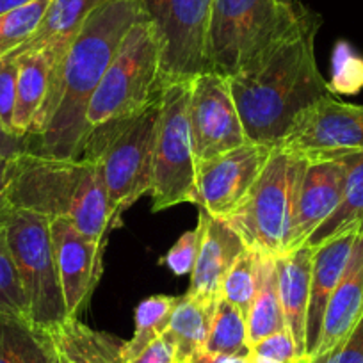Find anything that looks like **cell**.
<instances>
[{"label": "cell", "instance_id": "cb8c5ba5", "mask_svg": "<svg viewBox=\"0 0 363 363\" xmlns=\"http://www.w3.org/2000/svg\"><path fill=\"white\" fill-rule=\"evenodd\" d=\"M0 363H59L50 331L23 317L0 313Z\"/></svg>", "mask_w": 363, "mask_h": 363}, {"label": "cell", "instance_id": "f546056e", "mask_svg": "<svg viewBox=\"0 0 363 363\" xmlns=\"http://www.w3.org/2000/svg\"><path fill=\"white\" fill-rule=\"evenodd\" d=\"M50 0H30L0 16V57H6L33 36L47 13Z\"/></svg>", "mask_w": 363, "mask_h": 363}, {"label": "cell", "instance_id": "f35d334b", "mask_svg": "<svg viewBox=\"0 0 363 363\" xmlns=\"http://www.w3.org/2000/svg\"><path fill=\"white\" fill-rule=\"evenodd\" d=\"M177 363H247V358L244 356H232V354H218V352H208L205 349L194 352L187 362Z\"/></svg>", "mask_w": 363, "mask_h": 363}, {"label": "cell", "instance_id": "8992f818", "mask_svg": "<svg viewBox=\"0 0 363 363\" xmlns=\"http://www.w3.org/2000/svg\"><path fill=\"white\" fill-rule=\"evenodd\" d=\"M299 2L212 0L208 23V68L233 77L284 38L298 20Z\"/></svg>", "mask_w": 363, "mask_h": 363}, {"label": "cell", "instance_id": "5bb4252c", "mask_svg": "<svg viewBox=\"0 0 363 363\" xmlns=\"http://www.w3.org/2000/svg\"><path fill=\"white\" fill-rule=\"evenodd\" d=\"M50 232L66 308L72 319H79L99 285L106 247L79 232L66 218L52 219Z\"/></svg>", "mask_w": 363, "mask_h": 363}, {"label": "cell", "instance_id": "b9f144b4", "mask_svg": "<svg viewBox=\"0 0 363 363\" xmlns=\"http://www.w3.org/2000/svg\"><path fill=\"white\" fill-rule=\"evenodd\" d=\"M247 363H281V362H278V359L267 358V356H262V354H258V352L250 351V356H247Z\"/></svg>", "mask_w": 363, "mask_h": 363}, {"label": "cell", "instance_id": "74e56055", "mask_svg": "<svg viewBox=\"0 0 363 363\" xmlns=\"http://www.w3.org/2000/svg\"><path fill=\"white\" fill-rule=\"evenodd\" d=\"M29 150V145H27V138H18V135H13L2 127L0 123V157L4 159H13L18 153Z\"/></svg>", "mask_w": 363, "mask_h": 363}, {"label": "cell", "instance_id": "4fadbf2b", "mask_svg": "<svg viewBox=\"0 0 363 363\" xmlns=\"http://www.w3.org/2000/svg\"><path fill=\"white\" fill-rule=\"evenodd\" d=\"M189 118L196 162L247 143L230 79L221 73L208 69L193 79Z\"/></svg>", "mask_w": 363, "mask_h": 363}, {"label": "cell", "instance_id": "ac0fdd59", "mask_svg": "<svg viewBox=\"0 0 363 363\" xmlns=\"http://www.w3.org/2000/svg\"><path fill=\"white\" fill-rule=\"evenodd\" d=\"M106 2L109 0H50V6L33 36L6 57H18L26 52H41L52 66V82L73 38L79 34L86 20Z\"/></svg>", "mask_w": 363, "mask_h": 363}, {"label": "cell", "instance_id": "5b68a950", "mask_svg": "<svg viewBox=\"0 0 363 363\" xmlns=\"http://www.w3.org/2000/svg\"><path fill=\"white\" fill-rule=\"evenodd\" d=\"M306 162V157L277 146L246 201L225 219L250 250L271 257L291 251Z\"/></svg>", "mask_w": 363, "mask_h": 363}, {"label": "cell", "instance_id": "d4e9b609", "mask_svg": "<svg viewBox=\"0 0 363 363\" xmlns=\"http://www.w3.org/2000/svg\"><path fill=\"white\" fill-rule=\"evenodd\" d=\"M247 342L250 347L264 338L280 331H287L280 294H278V277L274 257L262 253L260 258V284L257 296L246 315Z\"/></svg>", "mask_w": 363, "mask_h": 363}, {"label": "cell", "instance_id": "e575fe53", "mask_svg": "<svg viewBox=\"0 0 363 363\" xmlns=\"http://www.w3.org/2000/svg\"><path fill=\"white\" fill-rule=\"evenodd\" d=\"M308 363H363V312L337 347Z\"/></svg>", "mask_w": 363, "mask_h": 363}, {"label": "cell", "instance_id": "7bdbcfd3", "mask_svg": "<svg viewBox=\"0 0 363 363\" xmlns=\"http://www.w3.org/2000/svg\"><path fill=\"white\" fill-rule=\"evenodd\" d=\"M278 2H280V4H284V6H292V4H294V0H278Z\"/></svg>", "mask_w": 363, "mask_h": 363}, {"label": "cell", "instance_id": "7a4b0ae2", "mask_svg": "<svg viewBox=\"0 0 363 363\" xmlns=\"http://www.w3.org/2000/svg\"><path fill=\"white\" fill-rule=\"evenodd\" d=\"M323 16L299 2L292 29L260 57L230 79V87L250 143L278 146L296 118L331 95L315 59Z\"/></svg>", "mask_w": 363, "mask_h": 363}, {"label": "cell", "instance_id": "d6a6232c", "mask_svg": "<svg viewBox=\"0 0 363 363\" xmlns=\"http://www.w3.org/2000/svg\"><path fill=\"white\" fill-rule=\"evenodd\" d=\"M198 246H200V228L196 226L194 230L182 233L180 239L159 258V265L167 267L177 277L191 274L198 257Z\"/></svg>", "mask_w": 363, "mask_h": 363}, {"label": "cell", "instance_id": "83f0119b", "mask_svg": "<svg viewBox=\"0 0 363 363\" xmlns=\"http://www.w3.org/2000/svg\"><path fill=\"white\" fill-rule=\"evenodd\" d=\"M205 351L218 352V354L232 356H250V342H247V326L246 317L242 315L237 306L219 298L216 305L214 317L211 323Z\"/></svg>", "mask_w": 363, "mask_h": 363}, {"label": "cell", "instance_id": "484cf974", "mask_svg": "<svg viewBox=\"0 0 363 363\" xmlns=\"http://www.w3.org/2000/svg\"><path fill=\"white\" fill-rule=\"evenodd\" d=\"M177 301L178 296H150L135 306L134 335L125 342L121 351L123 363L135 358L143 349L166 333Z\"/></svg>", "mask_w": 363, "mask_h": 363}, {"label": "cell", "instance_id": "3957f363", "mask_svg": "<svg viewBox=\"0 0 363 363\" xmlns=\"http://www.w3.org/2000/svg\"><path fill=\"white\" fill-rule=\"evenodd\" d=\"M6 196L13 211L34 212L50 221L66 218L84 235L107 246L113 226L99 160L57 159L26 150L9 159Z\"/></svg>", "mask_w": 363, "mask_h": 363}, {"label": "cell", "instance_id": "2e32d148", "mask_svg": "<svg viewBox=\"0 0 363 363\" xmlns=\"http://www.w3.org/2000/svg\"><path fill=\"white\" fill-rule=\"evenodd\" d=\"M196 226L200 228V246L191 271L187 294L216 301L221 298V285L226 272L247 246L225 219L212 218L203 208H200Z\"/></svg>", "mask_w": 363, "mask_h": 363}, {"label": "cell", "instance_id": "ab89813d", "mask_svg": "<svg viewBox=\"0 0 363 363\" xmlns=\"http://www.w3.org/2000/svg\"><path fill=\"white\" fill-rule=\"evenodd\" d=\"M8 164H9V159L0 157V226H6L9 214H11V211H13L8 203V196H6V184H8Z\"/></svg>", "mask_w": 363, "mask_h": 363}, {"label": "cell", "instance_id": "ba28073f", "mask_svg": "<svg viewBox=\"0 0 363 363\" xmlns=\"http://www.w3.org/2000/svg\"><path fill=\"white\" fill-rule=\"evenodd\" d=\"M6 235L26 292L30 323L52 331L72 319L55 262L50 219L34 212L11 211Z\"/></svg>", "mask_w": 363, "mask_h": 363}, {"label": "cell", "instance_id": "ee69618b", "mask_svg": "<svg viewBox=\"0 0 363 363\" xmlns=\"http://www.w3.org/2000/svg\"><path fill=\"white\" fill-rule=\"evenodd\" d=\"M301 363H308V359H305V362H301Z\"/></svg>", "mask_w": 363, "mask_h": 363}, {"label": "cell", "instance_id": "277c9868", "mask_svg": "<svg viewBox=\"0 0 363 363\" xmlns=\"http://www.w3.org/2000/svg\"><path fill=\"white\" fill-rule=\"evenodd\" d=\"M159 120L160 99L135 116L111 121L87 134L80 159H95L102 167L113 230L120 228L125 212L152 189Z\"/></svg>", "mask_w": 363, "mask_h": 363}, {"label": "cell", "instance_id": "9a60e30c", "mask_svg": "<svg viewBox=\"0 0 363 363\" xmlns=\"http://www.w3.org/2000/svg\"><path fill=\"white\" fill-rule=\"evenodd\" d=\"M358 155L308 159L299 186L291 250L308 242L310 235L337 211L344 198L349 171Z\"/></svg>", "mask_w": 363, "mask_h": 363}, {"label": "cell", "instance_id": "7402d4cb", "mask_svg": "<svg viewBox=\"0 0 363 363\" xmlns=\"http://www.w3.org/2000/svg\"><path fill=\"white\" fill-rule=\"evenodd\" d=\"M59 363H123V340L68 319L50 331Z\"/></svg>", "mask_w": 363, "mask_h": 363}, {"label": "cell", "instance_id": "7c38bea8", "mask_svg": "<svg viewBox=\"0 0 363 363\" xmlns=\"http://www.w3.org/2000/svg\"><path fill=\"white\" fill-rule=\"evenodd\" d=\"M277 146L250 143L196 162L193 203L212 218L226 219L246 201Z\"/></svg>", "mask_w": 363, "mask_h": 363}, {"label": "cell", "instance_id": "4316f807", "mask_svg": "<svg viewBox=\"0 0 363 363\" xmlns=\"http://www.w3.org/2000/svg\"><path fill=\"white\" fill-rule=\"evenodd\" d=\"M349 226H363V153L356 157L349 171L345 193L338 208L310 235L306 244L312 247L319 246Z\"/></svg>", "mask_w": 363, "mask_h": 363}, {"label": "cell", "instance_id": "1f68e13d", "mask_svg": "<svg viewBox=\"0 0 363 363\" xmlns=\"http://www.w3.org/2000/svg\"><path fill=\"white\" fill-rule=\"evenodd\" d=\"M331 95H358L363 89V57L340 40L335 43L331 54V79L328 82Z\"/></svg>", "mask_w": 363, "mask_h": 363}, {"label": "cell", "instance_id": "8fae6325", "mask_svg": "<svg viewBox=\"0 0 363 363\" xmlns=\"http://www.w3.org/2000/svg\"><path fill=\"white\" fill-rule=\"evenodd\" d=\"M278 146L306 159L363 153V106L324 96L296 118Z\"/></svg>", "mask_w": 363, "mask_h": 363}, {"label": "cell", "instance_id": "f1b7e54d", "mask_svg": "<svg viewBox=\"0 0 363 363\" xmlns=\"http://www.w3.org/2000/svg\"><path fill=\"white\" fill-rule=\"evenodd\" d=\"M260 258L262 253L247 247L226 272L221 285V298L237 306L244 317L250 312L260 284Z\"/></svg>", "mask_w": 363, "mask_h": 363}, {"label": "cell", "instance_id": "8d00e7d4", "mask_svg": "<svg viewBox=\"0 0 363 363\" xmlns=\"http://www.w3.org/2000/svg\"><path fill=\"white\" fill-rule=\"evenodd\" d=\"M125 363H177V351L174 345L166 335L153 340L146 349H143L135 358Z\"/></svg>", "mask_w": 363, "mask_h": 363}, {"label": "cell", "instance_id": "9c48e42d", "mask_svg": "<svg viewBox=\"0 0 363 363\" xmlns=\"http://www.w3.org/2000/svg\"><path fill=\"white\" fill-rule=\"evenodd\" d=\"M191 84L193 80L169 84L160 96V120L150 189L153 212L180 203H193L196 157L189 118Z\"/></svg>", "mask_w": 363, "mask_h": 363}, {"label": "cell", "instance_id": "52a82bcc", "mask_svg": "<svg viewBox=\"0 0 363 363\" xmlns=\"http://www.w3.org/2000/svg\"><path fill=\"white\" fill-rule=\"evenodd\" d=\"M160 43L148 16L132 26L87 109V134L143 113L162 95ZM87 139V138H86Z\"/></svg>", "mask_w": 363, "mask_h": 363}, {"label": "cell", "instance_id": "ffe728a7", "mask_svg": "<svg viewBox=\"0 0 363 363\" xmlns=\"http://www.w3.org/2000/svg\"><path fill=\"white\" fill-rule=\"evenodd\" d=\"M363 312V226L352 247L345 271L335 289L324 315L319 344L308 359L319 358L337 347Z\"/></svg>", "mask_w": 363, "mask_h": 363}, {"label": "cell", "instance_id": "30bf717a", "mask_svg": "<svg viewBox=\"0 0 363 363\" xmlns=\"http://www.w3.org/2000/svg\"><path fill=\"white\" fill-rule=\"evenodd\" d=\"M160 43V84L189 82L208 72L212 0H141Z\"/></svg>", "mask_w": 363, "mask_h": 363}, {"label": "cell", "instance_id": "6da1fadb", "mask_svg": "<svg viewBox=\"0 0 363 363\" xmlns=\"http://www.w3.org/2000/svg\"><path fill=\"white\" fill-rule=\"evenodd\" d=\"M145 16L141 0H109L86 20L52 79L43 111L27 135L30 152L80 159L91 99L127 33Z\"/></svg>", "mask_w": 363, "mask_h": 363}, {"label": "cell", "instance_id": "44dd1931", "mask_svg": "<svg viewBox=\"0 0 363 363\" xmlns=\"http://www.w3.org/2000/svg\"><path fill=\"white\" fill-rule=\"evenodd\" d=\"M13 59L18 61L13 134L27 138L33 132L48 99L52 66L41 52H26Z\"/></svg>", "mask_w": 363, "mask_h": 363}, {"label": "cell", "instance_id": "d6986e66", "mask_svg": "<svg viewBox=\"0 0 363 363\" xmlns=\"http://www.w3.org/2000/svg\"><path fill=\"white\" fill-rule=\"evenodd\" d=\"M313 247L308 244L274 257L278 294L284 310L285 326L294 340L299 356L306 359V317L312 285Z\"/></svg>", "mask_w": 363, "mask_h": 363}, {"label": "cell", "instance_id": "d590c367", "mask_svg": "<svg viewBox=\"0 0 363 363\" xmlns=\"http://www.w3.org/2000/svg\"><path fill=\"white\" fill-rule=\"evenodd\" d=\"M251 351L258 352L262 356H267V358L278 359L281 363L305 362V358L299 356L294 340H292L289 331H280V333H274L271 337L264 338V340L257 342V344L251 345Z\"/></svg>", "mask_w": 363, "mask_h": 363}, {"label": "cell", "instance_id": "e0dca14e", "mask_svg": "<svg viewBox=\"0 0 363 363\" xmlns=\"http://www.w3.org/2000/svg\"><path fill=\"white\" fill-rule=\"evenodd\" d=\"M362 226H349L337 235L313 246L312 285H310L308 317H306V359L319 344L324 315L335 289L345 271Z\"/></svg>", "mask_w": 363, "mask_h": 363}, {"label": "cell", "instance_id": "60d3db41", "mask_svg": "<svg viewBox=\"0 0 363 363\" xmlns=\"http://www.w3.org/2000/svg\"><path fill=\"white\" fill-rule=\"evenodd\" d=\"M27 2H30V0H0V16L20 8V6L27 4Z\"/></svg>", "mask_w": 363, "mask_h": 363}, {"label": "cell", "instance_id": "603a6c76", "mask_svg": "<svg viewBox=\"0 0 363 363\" xmlns=\"http://www.w3.org/2000/svg\"><path fill=\"white\" fill-rule=\"evenodd\" d=\"M219 299H205L198 296H178L171 313L166 337L173 342L177 362H187L200 349H205L212 317Z\"/></svg>", "mask_w": 363, "mask_h": 363}, {"label": "cell", "instance_id": "4dcf8cb0", "mask_svg": "<svg viewBox=\"0 0 363 363\" xmlns=\"http://www.w3.org/2000/svg\"><path fill=\"white\" fill-rule=\"evenodd\" d=\"M0 313L29 319L26 292L11 255L6 226H0Z\"/></svg>", "mask_w": 363, "mask_h": 363}, {"label": "cell", "instance_id": "836d02e7", "mask_svg": "<svg viewBox=\"0 0 363 363\" xmlns=\"http://www.w3.org/2000/svg\"><path fill=\"white\" fill-rule=\"evenodd\" d=\"M16 77H18V61L13 57H0V123L9 134H13Z\"/></svg>", "mask_w": 363, "mask_h": 363}]
</instances>
